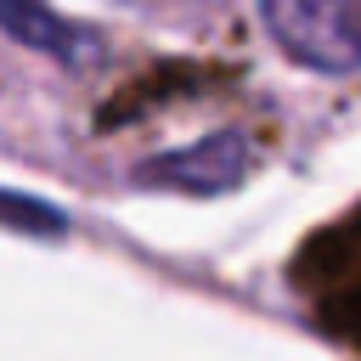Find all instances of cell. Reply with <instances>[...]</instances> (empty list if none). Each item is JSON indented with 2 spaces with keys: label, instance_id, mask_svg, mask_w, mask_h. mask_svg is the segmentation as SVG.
Segmentation results:
<instances>
[{
  "label": "cell",
  "instance_id": "6da1fadb",
  "mask_svg": "<svg viewBox=\"0 0 361 361\" xmlns=\"http://www.w3.org/2000/svg\"><path fill=\"white\" fill-rule=\"evenodd\" d=\"M271 39L316 73H361V0H259Z\"/></svg>",
  "mask_w": 361,
  "mask_h": 361
},
{
  "label": "cell",
  "instance_id": "7a4b0ae2",
  "mask_svg": "<svg viewBox=\"0 0 361 361\" xmlns=\"http://www.w3.org/2000/svg\"><path fill=\"white\" fill-rule=\"evenodd\" d=\"M243 169H248L243 135H203L197 147H180V152L141 164V180L147 186H180V192H226L243 180Z\"/></svg>",
  "mask_w": 361,
  "mask_h": 361
},
{
  "label": "cell",
  "instance_id": "3957f363",
  "mask_svg": "<svg viewBox=\"0 0 361 361\" xmlns=\"http://www.w3.org/2000/svg\"><path fill=\"white\" fill-rule=\"evenodd\" d=\"M0 17H6V28H11V39H23L28 51L56 56V62H68V68H85V62L96 56V34H85V28L62 23L56 11H45V0H0Z\"/></svg>",
  "mask_w": 361,
  "mask_h": 361
}]
</instances>
